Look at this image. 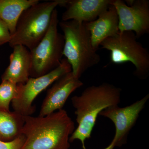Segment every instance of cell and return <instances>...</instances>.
<instances>
[{"instance_id": "6da1fadb", "label": "cell", "mask_w": 149, "mask_h": 149, "mask_svg": "<svg viewBox=\"0 0 149 149\" xmlns=\"http://www.w3.org/2000/svg\"><path fill=\"white\" fill-rule=\"evenodd\" d=\"M22 134L25 138L21 149H69V138L75 130L66 111L44 116H24Z\"/></svg>"}, {"instance_id": "7a4b0ae2", "label": "cell", "mask_w": 149, "mask_h": 149, "mask_svg": "<svg viewBox=\"0 0 149 149\" xmlns=\"http://www.w3.org/2000/svg\"><path fill=\"white\" fill-rule=\"evenodd\" d=\"M121 92V88L104 83L88 87L80 95L73 96L71 101L78 126L70 137V143L79 140L83 149H86L85 141L91 138L98 116L105 109L118 105Z\"/></svg>"}, {"instance_id": "3957f363", "label": "cell", "mask_w": 149, "mask_h": 149, "mask_svg": "<svg viewBox=\"0 0 149 149\" xmlns=\"http://www.w3.org/2000/svg\"><path fill=\"white\" fill-rule=\"evenodd\" d=\"M58 25L64 38L63 56L74 77L80 79L87 70L98 64L100 56L93 47L85 23L69 20L59 22Z\"/></svg>"}, {"instance_id": "277c9868", "label": "cell", "mask_w": 149, "mask_h": 149, "mask_svg": "<svg viewBox=\"0 0 149 149\" xmlns=\"http://www.w3.org/2000/svg\"><path fill=\"white\" fill-rule=\"evenodd\" d=\"M65 0L39 2L25 10L19 18L9 45H21L32 50L47 34L52 14L58 6L64 7Z\"/></svg>"}, {"instance_id": "5b68a950", "label": "cell", "mask_w": 149, "mask_h": 149, "mask_svg": "<svg viewBox=\"0 0 149 149\" xmlns=\"http://www.w3.org/2000/svg\"><path fill=\"white\" fill-rule=\"evenodd\" d=\"M138 39L131 31L119 32L104 40L100 46L109 51L111 63L116 64L131 63L136 68L134 76L145 80L149 75V52Z\"/></svg>"}, {"instance_id": "8992f818", "label": "cell", "mask_w": 149, "mask_h": 149, "mask_svg": "<svg viewBox=\"0 0 149 149\" xmlns=\"http://www.w3.org/2000/svg\"><path fill=\"white\" fill-rule=\"evenodd\" d=\"M58 12L55 9L47 34L32 50L30 77H37L49 73L61 64L63 56L64 38L58 32Z\"/></svg>"}, {"instance_id": "52a82bcc", "label": "cell", "mask_w": 149, "mask_h": 149, "mask_svg": "<svg viewBox=\"0 0 149 149\" xmlns=\"http://www.w3.org/2000/svg\"><path fill=\"white\" fill-rule=\"evenodd\" d=\"M71 71V65L66 59L62 58L61 64L51 72L40 77H29L24 84H18V95L12 101L14 111L24 116H31L35 111L32 103L36 97L56 80Z\"/></svg>"}, {"instance_id": "ba28073f", "label": "cell", "mask_w": 149, "mask_h": 149, "mask_svg": "<svg viewBox=\"0 0 149 149\" xmlns=\"http://www.w3.org/2000/svg\"><path fill=\"white\" fill-rule=\"evenodd\" d=\"M149 98V94L128 106L120 107L118 105L103 110L99 115L109 118L114 123L115 134L113 141L115 147L126 144L130 130L136 124L141 112Z\"/></svg>"}, {"instance_id": "9c48e42d", "label": "cell", "mask_w": 149, "mask_h": 149, "mask_svg": "<svg viewBox=\"0 0 149 149\" xmlns=\"http://www.w3.org/2000/svg\"><path fill=\"white\" fill-rule=\"evenodd\" d=\"M118 15L119 32L131 31L138 39L149 33V1L134 0L130 6L125 1L113 0Z\"/></svg>"}, {"instance_id": "30bf717a", "label": "cell", "mask_w": 149, "mask_h": 149, "mask_svg": "<svg viewBox=\"0 0 149 149\" xmlns=\"http://www.w3.org/2000/svg\"><path fill=\"white\" fill-rule=\"evenodd\" d=\"M83 85V82L74 77L72 71L56 80L48 90L39 116H45L62 109L70 95Z\"/></svg>"}, {"instance_id": "8fae6325", "label": "cell", "mask_w": 149, "mask_h": 149, "mask_svg": "<svg viewBox=\"0 0 149 149\" xmlns=\"http://www.w3.org/2000/svg\"><path fill=\"white\" fill-rule=\"evenodd\" d=\"M113 0H67L62 21L80 22L94 21L111 5Z\"/></svg>"}, {"instance_id": "7c38bea8", "label": "cell", "mask_w": 149, "mask_h": 149, "mask_svg": "<svg viewBox=\"0 0 149 149\" xmlns=\"http://www.w3.org/2000/svg\"><path fill=\"white\" fill-rule=\"evenodd\" d=\"M118 23L117 12L112 5L102 13L95 20L85 23L90 32L92 45L95 50L99 49L104 40L119 32Z\"/></svg>"}, {"instance_id": "4fadbf2b", "label": "cell", "mask_w": 149, "mask_h": 149, "mask_svg": "<svg viewBox=\"0 0 149 149\" xmlns=\"http://www.w3.org/2000/svg\"><path fill=\"white\" fill-rule=\"evenodd\" d=\"M10 56V64L1 76L2 81L16 84H24L30 76L31 60L30 51L21 45L14 46Z\"/></svg>"}, {"instance_id": "5bb4252c", "label": "cell", "mask_w": 149, "mask_h": 149, "mask_svg": "<svg viewBox=\"0 0 149 149\" xmlns=\"http://www.w3.org/2000/svg\"><path fill=\"white\" fill-rule=\"evenodd\" d=\"M39 2L38 0H0V19L7 25L11 36L23 12Z\"/></svg>"}, {"instance_id": "9a60e30c", "label": "cell", "mask_w": 149, "mask_h": 149, "mask_svg": "<svg viewBox=\"0 0 149 149\" xmlns=\"http://www.w3.org/2000/svg\"><path fill=\"white\" fill-rule=\"evenodd\" d=\"M24 116L16 112L0 110V140L9 142L22 134Z\"/></svg>"}, {"instance_id": "2e32d148", "label": "cell", "mask_w": 149, "mask_h": 149, "mask_svg": "<svg viewBox=\"0 0 149 149\" xmlns=\"http://www.w3.org/2000/svg\"><path fill=\"white\" fill-rule=\"evenodd\" d=\"M18 93V84L2 81L0 84V110L9 111L10 102L17 97Z\"/></svg>"}, {"instance_id": "e0dca14e", "label": "cell", "mask_w": 149, "mask_h": 149, "mask_svg": "<svg viewBox=\"0 0 149 149\" xmlns=\"http://www.w3.org/2000/svg\"><path fill=\"white\" fill-rule=\"evenodd\" d=\"M25 141V136L22 134L13 141L9 142L0 140V149H21Z\"/></svg>"}, {"instance_id": "ac0fdd59", "label": "cell", "mask_w": 149, "mask_h": 149, "mask_svg": "<svg viewBox=\"0 0 149 149\" xmlns=\"http://www.w3.org/2000/svg\"><path fill=\"white\" fill-rule=\"evenodd\" d=\"M11 35L6 24L0 19V45L9 43Z\"/></svg>"}, {"instance_id": "d6986e66", "label": "cell", "mask_w": 149, "mask_h": 149, "mask_svg": "<svg viewBox=\"0 0 149 149\" xmlns=\"http://www.w3.org/2000/svg\"><path fill=\"white\" fill-rule=\"evenodd\" d=\"M115 147V146L114 142L112 140L109 146L106 148H105L103 149H114Z\"/></svg>"}]
</instances>
